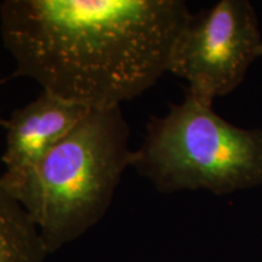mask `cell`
<instances>
[{
	"label": "cell",
	"mask_w": 262,
	"mask_h": 262,
	"mask_svg": "<svg viewBox=\"0 0 262 262\" xmlns=\"http://www.w3.org/2000/svg\"><path fill=\"white\" fill-rule=\"evenodd\" d=\"M131 166L162 193L254 188L262 185V130L235 126L186 94L149 120Z\"/></svg>",
	"instance_id": "3"
},
{
	"label": "cell",
	"mask_w": 262,
	"mask_h": 262,
	"mask_svg": "<svg viewBox=\"0 0 262 262\" xmlns=\"http://www.w3.org/2000/svg\"><path fill=\"white\" fill-rule=\"evenodd\" d=\"M182 0H5L12 77L90 110L134 100L169 73L191 17Z\"/></svg>",
	"instance_id": "1"
},
{
	"label": "cell",
	"mask_w": 262,
	"mask_h": 262,
	"mask_svg": "<svg viewBox=\"0 0 262 262\" xmlns=\"http://www.w3.org/2000/svg\"><path fill=\"white\" fill-rule=\"evenodd\" d=\"M89 111L44 90L32 102L15 110L4 126L5 170L0 181H15L34 168Z\"/></svg>",
	"instance_id": "5"
},
{
	"label": "cell",
	"mask_w": 262,
	"mask_h": 262,
	"mask_svg": "<svg viewBox=\"0 0 262 262\" xmlns=\"http://www.w3.org/2000/svg\"><path fill=\"white\" fill-rule=\"evenodd\" d=\"M262 57V34L248 0H221L191 15L173 50L169 73L188 83L186 94L212 106L234 91Z\"/></svg>",
	"instance_id": "4"
},
{
	"label": "cell",
	"mask_w": 262,
	"mask_h": 262,
	"mask_svg": "<svg viewBox=\"0 0 262 262\" xmlns=\"http://www.w3.org/2000/svg\"><path fill=\"white\" fill-rule=\"evenodd\" d=\"M122 108L90 110L34 168L3 183L37 226L48 253L97 224L131 166Z\"/></svg>",
	"instance_id": "2"
},
{
	"label": "cell",
	"mask_w": 262,
	"mask_h": 262,
	"mask_svg": "<svg viewBox=\"0 0 262 262\" xmlns=\"http://www.w3.org/2000/svg\"><path fill=\"white\" fill-rule=\"evenodd\" d=\"M5 123H6V119H4V118L2 117V114H0V129H4Z\"/></svg>",
	"instance_id": "7"
},
{
	"label": "cell",
	"mask_w": 262,
	"mask_h": 262,
	"mask_svg": "<svg viewBox=\"0 0 262 262\" xmlns=\"http://www.w3.org/2000/svg\"><path fill=\"white\" fill-rule=\"evenodd\" d=\"M48 254L37 226L0 182V262H45Z\"/></svg>",
	"instance_id": "6"
}]
</instances>
